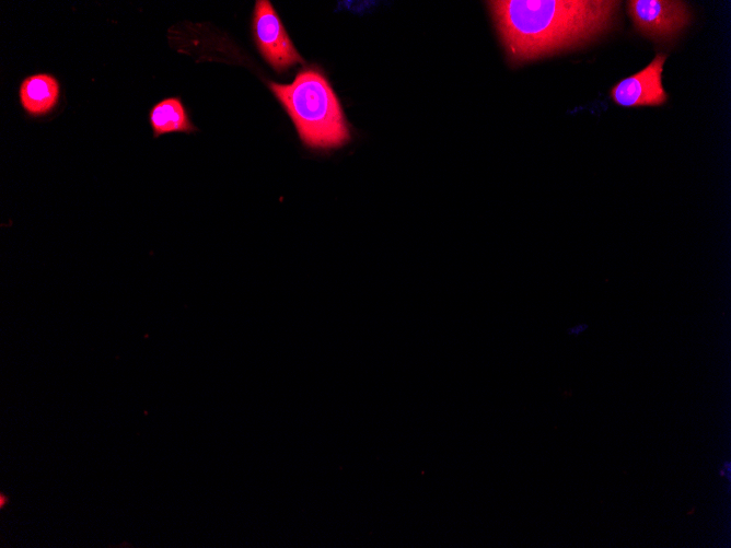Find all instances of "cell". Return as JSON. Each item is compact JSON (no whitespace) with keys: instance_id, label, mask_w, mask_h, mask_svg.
Returning <instances> with one entry per match:
<instances>
[{"instance_id":"cell-7","label":"cell","mask_w":731,"mask_h":548,"mask_svg":"<svg viewBox=\"0 0 731 548\" xmlns=\"http://www.w3.org/2000/svg\"><path fill=\"white\" fill-rule=\"evenodd\" d=\"M149 117L154 137L175 131L192 132L196 130L183 103L177 97L165 98L155 104L151 108Z\"/></svg>"},{"instance_id":"cell-6","label":"cell","mask_w":731,"mask_h":548,"mask_svg":"<svg viewBox=\"0 0 731 548\" xmlns=\"http://www.w3.org/2000/svg\"><path fill=\"white\" fill-rule=\"evenodd\" d=\"M19 95L21 105L27 114L45 115L58 103L59 84L50 74L30 75L21 83Z\"/></svg>"},{"instance_id":"cell-8","label":"cell","mask_w":731,"mask_h":548,"mask_svg":"<svg viewBox=\"0 0 731 548\" xmlns=\"http://www.w3.org/2000/svg\"><path fill=\"white\" fill-rule=\"evenodd\" d=\"M730 467H731L730 462H724L722 467L719 470V475L721 477H726L728 480H730V469H731Z\"/></svg>"},{"instance_id":"cell-4","label":"cell","mask_w":731,"mask_h":548,"mask_svg":"<svg viewBox=\"0 0 731 548\" xmlns=\"http://www.w3.org/2000/svg\"><path fill=\"white\" fill-rule=\"evenodd\" d=\"M627 11L636 30L653 39L674 38L691 20L683 1L630 0Z\"/></svg>"},{"instance_id":"cell-3","label":"cell","mask_w":731,"mask_h":548,"mask_svg":"<svg viewBox=\"0 0 731 548\" xmlns=\"http://www.w3.org/2000/svg\"><path fill=\"white\" fill-rule=\"evenodd\" d=\"M253 33L262 56L276 71L282 72L298 62L303 63L269 1H256Z\"/></svg>"},{"instance_id":"cell-1","label":"cell","mask_w":731,"mask_h":548,"mask_svg":"<svg viewBox=\"0 0 731 548\" xmlns=\"http://www.w3.org/2000/svg\"><path fill=\"white\" fill-rule=\"evenodd\" d=\"M488 5L508 57L518 65L594 38L610 27L619 2L498 0Z\"/></svg>"},{"instance_id":"cell-5","label":"cell","mask_w":731,"mask_h":548,"mask_svg":"<svg viewBox=\"0 0 731 548\" xmlns=\"http://www.w3.org/2000/svg\"><path fill=\"white\" fill-rule=\"evenodd\" d=\"M665 59V54H658L641 71L617 82L610 92L613 102L625 107L664 104L668 100L662 85Z\"/></svg>"},{"instance_id":"cell-2","label":"cell","mask_w":731,"mask_h":548,"mask_svg":"<svg viewBox=\"0 0 731 548\" xmlns=\"http://www.w3.org/2000/svg\"><path fill=\"white\" fill-rule=\"evenodd\" d=\"M269 88L292 118L302 141L313 148H335L349 140L340 104L325 77L303 69L291 84Z\"/></svg>"},{"instance_id":"cell-9","label":"cell","mask_w":731,"mask_h":548,"mask_svg":"<svg viewBox=\"0 0 731 548\" xmlns=\"http://www.w3.org/2000/svg\"><path fill=\"white\" fill-rule=\"evenodd\" d=\"M587 328H588V325H587V324H580V325H577V326L571 327V328L568 330V333H569L570 335L578 336L579 334H581L582 331H584Z\"/></svg>"}]
</instances>
